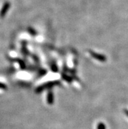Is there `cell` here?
I'll return each instance as SVG.
<instances>
[]
</instances>
